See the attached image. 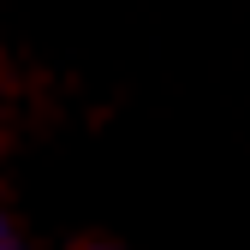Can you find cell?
<instances>
[{"mask_svg": "<svg viewBox=\"0 0 250 250\" xmlns=\"http://www.w3.org/2000/svg\"><path fill=\"white\" fill-rule=\"evenodd\" d=\"M0 250H12V244H6V238H0Z\"/></svg>", "mask_w": 250, "mask_h": 250, "instance_id": "1", "label": "cell"}]
</instances>
